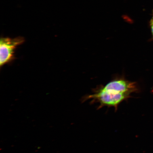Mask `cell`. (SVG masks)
<instances>
[{"label":"cell","mask_w":153,"mask_h":153,"mask_svg":"<svg viewBox=\"0 0 153 153\" xmlns=\"http://www.w3.org/2000/svg\"><path fill=\"white\" fill-rule=\"evenodd\" d=\"M138 91L135 82L122 79H116L87 96L84 100H91V102L98 103L99 108L106 106L113 107L116 110L120 103Z\"/></svg>","instance_id":"obj_1"},{"label":"cell","mask_w":153,"mask_h":153,"mask_svg":"<svg viewBox=\"0 0 153 153\" xmlns=\"http://www.w3.org/2000/svg\"><path fill=\"white\" fill-rule=\"evenodd\" d=\"M24 42V38L22 37H18L13 39L7 37L1 38L0 41L1 67L13 60L15 50Z\"/></svg>","instance_id":"obj_2"},{"label":"cell","mask_w":153,"mask_h":153,"mask_svg":"<svg viewBox=\"0 0 153 153\" xmlns=\"http://www.w3.org/2000/svg\"><path fill=\"white\" fill-rule=\"evenodd\" d=\"M150 24L151 30H152V33L153 36V15L150 20Z\"/></svg>","instance_id":"obj_3"}]
</instances>
